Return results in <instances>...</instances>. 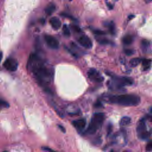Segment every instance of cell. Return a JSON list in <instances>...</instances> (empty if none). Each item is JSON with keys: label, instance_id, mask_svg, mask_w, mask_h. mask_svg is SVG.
Wrapping results in <instances>:
<instances>
[{"label": "cell", "instance_id": "obj_1", "mask_svg": "<svg viewBox=\"0 0 152 152\" xmlns=\"http://www.w3.org/2000/svg\"><path fill=\"white\" fill-rule=\"evenodd\" d=\"M28 67L41 86L45 87L51 83L52 79L51 69L45 65L36 54L30 55Z\"/></svg>", "mask_w": 152, "mask_h": 152}, {"label": "cell", "instance_id": "obj_2", "mask_svg": "<svg viewBox=\"0 0 152 152\" xmlns=\"http://www.w3.org/2000/svg\"><path fill=\"white\" fill-rule=\"evenodd\" d=\"M107 102L125 107H133L137 106L140 103V98L138 96L135 95H113L109 96Z\"/></svg>", "mask_w": 152, "mask_h": 152}, {"label": "cell", "instance_id": "obj_3", "mask_svg": "<svg viewBox=\"0 0 152 152\" xmlns=\"http://www.w3.org/2000/svg\"><path fill=\"white\" fill-rule=\"evenodd\" d=\"M105 120V114L103 113H95L91 118L90 124L86 130L88 134H95L102 126Z\"/></svg>", "mask_w": 152, "mask_h": 152}, {"label": "cell", "instance_id": "obj_4", "mask_svg": "<svg viewBox=\"0 0 152 152\" xmlns=\"http://www.w3.org/2000/svg\"><path fill=\"white\" fill-rule=\"evenodd\" d=\"M137 132L138 137L142 140H146L149 137V133L147 131L145 121L140 120L137 127Z\"/></svg>", "mask_w": 152, "mask_h": 152}, {"label": "cell", "instance_id": "obj_5", "mask_svg": "<svg viewBox=\"0 0 152 152\" xmlns=\"http://www.w3.org/2000/svg\"><path fill=\"white\" fill-rule=\"evenodd\" d=\"M17 61L12 58H9L5 61L4 63V68L10 72H15L18 68Z\"/></svg>", "mask_w": 152, "mask_h": 152}, {"label": "cell", "instance_id": "obj_6", "mask_svg": "<svg viewBox=\"0 0 152 152\" xmlns=\"http://www.w3.org/2000/svg\"><path fill=\"white\" fill-rule=\"evenodd\" d=\"M44 39L50 47L54 50H56L59 48V42L54 36L51 35L45 34L44 36Z\"/></svg>", "mask_w": 152, "mask_h": 152}, {"label": "cell", "instance_id": "obj_7", "mask_svg": "<svg viewBox=\"0 0 152 152\" xmlns=\"http://www.w3.org/2000/svg\"><path fill=\"white\" fill-rule=\"evenodd\" d=\"M87 74L90 79L96 81V82H102L104 80V78L101 76V74L94 68L90 69Z\"/></svg>", "mask_w": 152, "mask_h": 152}, {"label": "cell", "instance_id": "obj_8", "mask_svg": "<svg viewBox=\"0 0 152 152\" xmlns=\"http://www.w3.org/2000/svg\"><path fill=\"white\" fill-rule=\"evenodd\" d=\"M78 42L80 43V45H81L83 47L87 48V49H90L92 47V42L90 39V38L86 36V35H83L79 38L78 39Z\"/></svg>", "mask_w": 152, "mask_h": 152}, {"label": "cell", "instance_id": "obj_9", "mask_svg": "<svg viewBox=\"0 0 152 152\" xmlns=\"http://www.w3.org/2000/svg\"><path fill=\"white\" fill-rule=\"evenodd\" d=\"M72 124L78 131H81L85 129L86 124V121L85 119H80L74 121L72 122Z\"/></svg>", "mask_w": 152, "mask_h": 152}, {"label": "cell", "instance_id": "obj_10", "mask_svg": "<svg viewBox=\"0 0 152 152\" xmlns=\"http://www.w3.org/2000/svg\"><path fill=\"white\" fill-rule=\"evenodd\" d=\"M50 23L55 30L59 29L61 26V20L56 17H53L50 20Z\"/></svg>", "mask_w": 152, "mask_h": 152}, {"label": "cell", "instance_id": "obj_11", "mask_svg": "<svg viewBox=\"0 0 152 152\" xmlns=\"http://www.w3.org/2000/svg\"><path fill=\"white\" fill-rule=\"evenodd\" d=\"M56 9V7L55 5L54 4H50L49 5L47 6V7H46L45 8V13L46 14L48 15V16H51L54 11H55Z\"/></svg>", "mask_w": 152, "mask_h": 152}, {"label": "cell", "instance_id": "obj_12", "mask_svg": "<svg viewBox=\"0 0 152 152\" xmlns=\"http://www.w3.org/2000/svg\"><path fill=\"white\" fill-rule=\"evenodd\" d=\"M133 42V38L131 35H126L122 39V42L124 45H131Z\"/></svg>", "mask_w": 152, "mask_h": 152}, {"label": "cell", "instance_id": "obj_13", "mask_svg": "<svg viewBox=\"0 0 152 152\" xmlns=\"http://www.w3.org/2000/svg\"><path fill=\"white\" fill-rule=\"evenodd\" d=\"M131 121V120L130 117H128V116H124V117H122L121 120H120V125L122 127L126 126V125H129Z\"/></svg>", "mask_w": 152, "mask_h": 152}, {"label": "cell", "instance_id": "obj_14", "mask_svg": "<svg viewBox=\"0 0 152 152\" xmlns=\"http://www.w3.org/2000/svg\"><path fill=\"white\" fill-rule=\"evenodd\" d=\"M141 61H142V60H141V59H140V58H133V59H131L130 60V65L132 67H135L140 63V62Z\"/></svg>", "mask_w": 152, "mask_h": 152}, {"label": "cell", "instance_id": "obj_15", "mask_svg": "<svg viewBox=\"0 0 152 152\" xmlns=\"http://www.w3.org/2000/svg\"><path fill=\"white\" fill-rule=\"evenodd\" d=\"M151 60L145 59V60H143L142 65H143V67L144 68V70H147V69H149L150 68V65H151Z\"/></svg>", "mask_w": 152, "mask_h": 152}, {"label": "cell", "instance_id": "obj_16", "mask_svg": "<svg viewBox=\"0 0 152 152\" xmlns=\"http://www.w3.org/2000/svg\"><path fill=\"white\" fill-rule=\"evenodd\" d=\"M141 44H142V47L143 50L144 52H146L147 51L148 47L150 46V42L148 40L143 39L142 41Z\"/></svg>", "mask_w": 152, "mask_h": 152}, {"label": "cell", "instance_id": "obj_17", "mask_svg": "<svg viewBox=\"0 0 152 152\" xmlns=\"http://www.w3.org/2000/svg\"><path fill=\"white\" fill-rule=\"evenodd\" d=\"M108 26L109 28V31L112 34H115V25L114 23L112 21L109 22L108 23Z\"/></svg>", "mask_w": 152, "mask_h": 152}, {"label": "cell", "instance_id": "obj_18", "mask_svg": "<svg viewBox=\"0 0 152 152\" xmlns=\"http://www.w3.org/2000/svg\"><path fill=\"white\" fill-rule=\"evenodd\" d=\"M63 33H64L65 36H70V34H71V33H70V30L67 25H64L63 26Z\"/></svg>", "mask_w": 152, "mask_h": 152}, {"label": "cell", "instance_id": "obj_19", "mask_svg": "<svg viewBox=\"0 0 152 152\" xmlns=\"http://www.w3.org/2000/svg\"><path fill=\"white\" fill-rule=\"evenodd\" d=\"M98 42L101 44V45H110V44H112V42L107 39H101L100 40L98 41Z\"/></svg>", "mask_w": 152, "mask_h": 152}, {"label": "cell", "instance_id": "obj_20", "mask_svg": "<svg viewBox=\"0 0 152 152\" xmlns=\"http://www.w3.org/2000/svg\"><path fill=\"white\" fill-rule=\"evenodd\" d=\"M61 16H63L64 17H66V18H68V19H69L70 20H72L73 21H77V19H76L74 17H73L72 15H70L68 13H61Z\"/></svg>", "mask_w": 152, "mask_h": 152}, {"label": "cell", "instance_id": "obj_21", "mask_svg": "<svg viewBox=\"0 0 152 152\" xmlns=\"http://www.w3.org/2000/svg\"><path fill=\"white\" fill-rule=\"evenodd\" d=\"M1 106L2 108H7L9 107V104L8 103H7L6 101L4 100L3 99L1 100Z\"/></svg>", "mask_w": 152, "mask_h": 152}, {"label": "cell", "instance_id": "obj_22", "mask_svg": "<svg viewBox=\"0 0 152 152\" xmlns=\"http://www.w3.org/2000/svg\"><path fill=\"white\" fill-rule=\"evenodd\" d=\"M93 32H94L95 34H97V35H99V36H101V35H104L106 33H105V32L103 30H95L94 31H93Z\"/></svg>", "mask_w": 152, "mask_h": 152}, {"label": "cell", "instance_id": "obj_23", "mask_svg": "<svg viewBox=\"0 0 152 152\" xmlns=\"http://www.w3.org/2000/svg\"><path fill=\"white\" fill-rule=\"evenodd\" d=\"M124 52L125 54L128 55V56H131L133 54H134V52L133 50H129V49H127V50H124Z\"/></svg>", "mask_w": 152, "mask_h": 152}, {"label": "cell", "instance_id": "obj_24", "mask_svg": "<svg viewBox=\"0 0 152 152\" xmlns=\"http://www.w3.org/2000/svg\"><path fill=\"white\" fill-rule=\"evenodd\" d=\"M146 149L147 151H151L152 150V141H150L147 143Z\"/></svg>", "mask_w": 152, "mask_h": 152}, {"label": "cell", "instance_id": "obj_25", "mask_svg": "<svg viewBox=\"0 0 152 152\" xmlns=\"http://www.w3.org/2000/svg\"><path fill=\"white\" fill-rule=\"evenodd\" d=\"M72 27L73 29L75 32H80L81 31V29H80L78 26H76V25H72Z\"/></svg>", "mask_w": 152, "mask_h": 152}, {"label": "cell", "instance_id": "obj_26", "mask_svg": "<svg viewBox=\"0 0 152 152\" xmlns=\"http://www.w3.org/2000/svg\"><path fill=\"white\" fill-rule=\"evenodd\" d=\"M95 107L96 108H101L103 107V105L102 103L100 102V101H98L96 102L95 103Z\"/></svg>", "mask_w": 152, "mask_h": 152}, {"label": "cell", "instance_id": "obj_27", "mask_svg": "<svg viewBox=\"0 0 152 152\" xmlns=\"http://www.w3.org/2000/svg\"><path fill=\"white\" fill-rule=\"evenodd\" d=\"M112 130V125L111 124H109L108 127V135H109L111 134Z\"/></svg>", "mask_w": 152, "mask_h": 152}, {"label": "cell", "instance_id": "obj_28", "mask_svg": "<svg viewBox=\"0 0 152 152\" xmlns=\"http://www.w3.org/2000/svg\"><path fill=\"white\" fill-rule=\"evenodd\" d=\"M58 127H59L60 129L61 130V131H63V133H65V129L64 128V127L61 125H58Z\"/></svg>", "mask_w": 152, "mask_h": 152}, {"label": "cell", "instance_id": "obj_29", "mask_svg": "<svg viewBox=\"0 0 152 152\" xmlns=\"http://www.w3.org/2000/svg\"><path fill=\"white\" fill-rule=\"evenodd\" d=\"M106 3H107V6L108 7V8H109V9H112L113 8V6H112L110 3H108L107 1L106 2Z\"/></svg>", "mask_w": 152, "mask_h": 152}, {"label": "cell", "instance_id": "obj_30", "mask_svg": "<svg viewBox=\"0 0 152 152\" xmlns=\"http://www.w3.org/2000/svg\"><path fill=\"white\" fill-rule=\"evenodd\" d=\"M134 17V15H130L129 17H128V19H131L133 18Z\"/></svg>", "mask_w": 152, "mask_h": 152}, {"label": "cell", "instance_id": "obj_31", "mask_svg": "<svg viewBox=\"0 0 152 152\" xmlns=\"http://www.w3.org/2000/svg\"><path fill=\"white\" fill-rule=\"evenodd\" d=\"M123 152H131V151H130L127 150V151H123Z\"/></svg>", "mask_w": 152, "mask_h": 152}, {"label": "cell", "instance_id": "obj_32", "mask_svg": "<svg viewBox=\"0 0 152 152\" xmlns=\"http://www.w3.org/2000/svg\"><path fill=\"white\" fill-rule=\"evenodd\" d=\"M111 152H114V151H111Z\"/></svg>", "mask_w": 152, "mask_h": 152}, {"label": "cell", "instance_id": "obj_33", "mask_svg": "<svg viewBox=\"0 0 152 152\" xmlns=\"http://www.w3.org/2000/svg\"><path fill=\"white\" fill-rule=\"evenodd\" d=\"M4 152H7V151H4Z\"/></svg>", "mask_w": 152, "mask_h": 152}]
</instances>
